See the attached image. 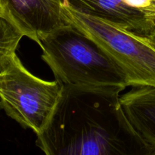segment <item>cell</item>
Returning a JSON list of instances; mask_svg holds the SVG:
<instances>
[{
	"label": "cell",
	"instance_id": "obj_1",
	"mask_svg": "<svg viewBox=\"0 0 155 155\" xmlns=\"http://www.w3.org/2000/svg\"><path fill=\"white\" fill-rule=\"evenodd\" d=\"M122 89L64 85L36 144L47 155H155L127 119Z\"/></svg>",
	"mask_w": 155,
	"mask_h": 155
},
{
	"label": "cell",
	"instance_id": "obj_2",
	"mask_svg": "<svg viewBox=\"0 0 155 155\" xmlns=\"http://www.w3.org/2000/svg\"><path fill=\"white\" fill-rule=\"evenodd\" d=\"M42 58L63 85L112 87L132 86L122 68L95 42L71 24H64L40 39Z\"/></svg>",
	"mask_w": 155,
	"mask_h": 155
},
{
	"label": "cell",
	"instance_id": "obj_3",
	"mask_svg": "<svg viewBox=\"0 0 155 155\" xmlns=\"http://www.w3.org/2000/svg\"><path fill=\"white\" fill-rule=\"evenodd\" d=\"M64 85L32 74L16 54L0 70V109L22 127L39 134L48 124Z\"/></svg>",
	"mask_w": 155,
	"mask_h": 155
},
{
	"label": "cell",
	"instance_id": "obj_4",
	"mask_svg": "<svg viewBox=\"0 0 155 155\" xmlns=\"http://www.w3.org/2000/svg\"><path fill=\"white\" fill-rule=\"evenodd\" d=\"M65 22L95 41L122 68L132 86L155 87V46L145 36L62 5Z\"/></svg>",
	"mask_w": 155,
	"mask_h": 155
},
{
	"label": "cell",
	"instance_id": "obj_5",
	"mask_svg": "<svg viewBox=\"0 0 155 155\" xmlns=\"http://www.w3.org/2000/svg\"><path fill=\"white\" fill-rule=\"evenodd\" d=\"M64 0H0L2 12L39 45L40 39L67 24L62 14Z\"/></svg>",
	"mask_w": 155,
	"mask_h": 155
},
{
	"label": "cell",
	"instance_id": "obj_6",
	"mask_svg": "<svg viewBox=\"0 0 155 155\" xmlns=\"http://www.w3.org/2000/svg\"><path fill=\"white\" fill-rule=\"evenodd\" d=\"M81 13L104 20L128 31L148 37L155 27L145 13L128 5L123 0H64Z\"/></svg>",
	"mask_w": 155,
	"mask_h": 155
},
{
	"label": "cell",
	"instance_id": "obj_7",
	"mask_svg": "<svg viewBox=\"0 0 155 155\" xmlns=\"http://www.w3.org/2000/svg\"><path fill=\"white\" fill-rule=\"evenodd\" d=\"M127 119L138 134L155 147V87L133 86L120 96Z\"/></svg>",
	"mask_w": 155,
	"mask_h": 155
},
{
	"label": "cell",
	"instance_id": "obj_8",
	"mask_svg": "<svg viewBox=\"0 0 155 155\" xmlns=\"http://www.w3.org/2000/svg\"><path fill=\"white\" fill-rule=\"evenodd\" d=\"M24 33L5 15L0 12V70L16 54Z\"/></svg>",
	"mask_w": 155,
	"mask_h": 155
},
{
	"label": "cell",
	"instance_id": "obj_9",
	"mask_svg": "<svg viewBox=\"0 0 155 155\" xmlns=\"http://www.w3.org/2000/svg\"><path fill=\"white\" fill-rule=\"evenodd\" d=\"M128 5L135 8L140 9L141 11L145 12L147 8L150 7L152 0H123Z\"/></svg>",
	"mask_w": 155,
	"mask_h": 155
},
{
	"label": "cell",
	"instance_id": "obj_10",
	"mask_svg": "<svg viewBox=\"0 0 155 155\" xmlns=\"http://www.w3.org/2000/svg\"><path fill=\"white\" fill-rule=\"evenodd\" d=\"M147 39H148V41H149L152 45H154L155 46V31L152 33V34H151L149 36H148Z\"/></svg>",
	"mask_w": 155,
	"mask_h": 155
},
{
	"label": "cell",
	"instance_id": "obj_11",
	"mask_svg": "<svg viewBox=\"0 0 155 155\" xmlns=\"http://www.w3.org/2000/svg\"><path fill=\"white\" fill-rule=\"evenodd\" d=\"M0 12H2V7H1V4H0Z\"/></svg>",
	"mask_w": 155,
	"mask_h": 155
}]
</instances>
